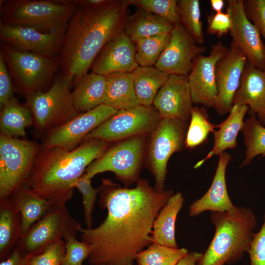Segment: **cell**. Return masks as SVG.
Returning <instances> with one entry per match:
<instances>
[{
    "instance_id": "1",
    "label": "cell",
    "mask_w": 265,
    "mask_h": 265,
    "mask_svg": "<svg viewBox=\"0 0 265 265\" xmlns=\"http://www.w3.org/2000/svg\"><path fill=\"white\" fill-rule=\"evenodd\" d=\"M101 181L99 204L107 210V216L98 227L79 232L81 241L90 246L88 263L134 265L137 255L153 243L154 221L173 192L158 190L143 179L132 188Z\"/></svg>"
},
{
    "instance_id": "2",
    "label": "cell",
    "mask_w": 265,
    "mask_h": 265,
    "mask_svg": "<svg viewBox=\"0 0 265 265\" xmlns=\"http://www.w3.org/2000/svg\"><path fill=\"white\" fill-rule=\"evenodd\" d=\"M133 0H110L92 8L78 5L63 37L59 56L61 73L73 85L88 73L105 45L123 31Z\"/></svg>"
},
{
    "instance_id": "3",
    "label": "cell",
    "mask_w": 265,
    "mask_h": 265,
    "mask_svg": "<svg viewBox=\"0 0 265 265\" xmlns=\"http://www.w3.org/2000/svg\"><path fill=\"white\" fill-rule=\"evenodd\" d=\"M111 144L87 139L71 151L40 145L27 184L52 205H66L73 196L77 181Z\"/></svg>"
},
{
    "instance_id": "4",
    "label": "cell",
    "mask_w": 265,
    "mask_h": 265,
    "mask_svg": "<svg viewBox=\"0 0 265 265\" xmlns=\"http://www.w3.org/2000/svg\"><path fill=\"white\" fill-rule=\"evenodd\" d=\"M213 237L197 265H231L247 253L257 221L251 209L235 206L229 211L212 212Z\"/></svg>"
},
{
    "instance_id": "5",
    "label": "cell",
    "mask_w": 265,
    "mask_h": 265,
    "mask_svg": "<svg viewBox=\"0 0 265 265\" xmlns=\"http://www.w3.org/2000/svg\"><path fill=\"white\" fill-rule=\"evenodd\" d=\"M77 8L75 0H1L0 23L45 33L65 32Z\"/></svg>"
},
{
    "instance_id": "6",
    "label": "cell",
    "mask_w": 265,
    "mask_h": 265,
    "mask_svg": "<svg viewBox=\"0 0 265 265\" xmlns=\"http://www.w3.org/2000/svg\"><path fill=\"white\" fill-rule=\"evenodd\" d=\"M0 45V56L19 93L26 98L50 87L60 68L59 56L48 57L19 51L2 41Z\"/></svg>"
},
{
    "instance_id": "7",
    "label": "cell",
    "mask_w": 265,
    "mask_h": 265,
    "mask_svg": "<svg viewBox=\"0 0 265 265\" xmlns=\"http://www.w3.org/2000/svg\"><path fill=\"white\" fill-rule=\"evenodd\" d=\"M73 79L61 73L55 75L48 90L26 97V104L32 113V126L36 132L45 134L80 113L73 103Z\"/></svg>"
},
{
    "instance_id": "8",
    "label": "cell",
    "mask_w": 265,
    "mask_h": 265,
    "mask_svg": "<svg viewBox=\"0 0 265 265\" xmlns=\"http://www.w3.org/2000/svg\"><path fill=\"white\" fill-rule=\"evenodd\" d=\"M40 149L36 141L0 134V200L27 184Z\"/></svg>"
},
{
    "instance_id": "9",
    "label": "cell",
    "mask_w": 265,
    "mask_h": 265,
    "mask_svg": "<svg viewBox=\"0 0 265 265\" xmlns=\"http://www.w3.org/2000/svg\"><path fill=\"white\" fill-rule=\"evenodd\" d=\"M146 136H135L111 144L100 158L87 167L84 173L92 179L98 174L111 172L125 187H129L139 179Z\"/></svg>"
},
{
    "instance_id": "10",
    "label": "cell",
    "mask_w": 265,
    "mask_h": 265,
    "mask_svg": "<svg viewBox=\"0 0 265 265\" xmlns=\"http://www.w3.org/2000/svg\"><path fill=\"white\" fill-rule=\"evenodd\" d=\"M188 122L161 119L147 140L144 157L147 168L154 177V187L165 190L167 163L171 156L186 148Z\"/></svg>"
},
{
    "instance_id": "11",
    "label": "cell",
    "mask_w": 265,
    "mask_h": 265,
    "mask_svg": "<svg viewBox=\"0 0 265 265\" xmlns=\"http://www.w3.org/2000/svg\"><path fill=\"white\" fill-rule=\"evenodd\" d=\"M161 118L153 106L139 105L118 110L84 138L113 143L137 135H149Z\"/></svg>"
},
{
    "instance_id": "12",
    "label": "cell",
    "mask_w": 265,
    "mask_h": 265,
    "mask_svg": "<svg viewBox=\"0 0 265 265\" xmlns=\"http://www.w3.org/2000/svg\"><path fill=\"white\" fill-rule=\"evenodd\" d=\"M82 224L71 214L66 205H53L20 238L18 245L34 256L42 252L51 242L76 234Z\"/></svg>"
},
{
    "instance_id": "13",
    "label": "cell",
    "mask_w": 265,
    "mask_h": 265,
    "mask_svg": "<svg viewBox=\"0 0 265 265\" xmlns=\"http://www.w3.org/2000/svg\"><path fill=\"white\" fill-rule=\"evenodd\" d=\"M118 110L102 104L75 117L45 134L42 147H59L68 151L77 148L85 137Z\"/></svg>"
},
{
    "instance_id": "14",
    "label": "cell",
    "mask_w": 265,
    "mask_h": 265,
    "mask_svg": "<svg viewBox=\"0 0 265 265\" xmlns=\"http://www.w3.org/2000/svg\"><path fill=\"white\" fill-rule=\"evenodd\" d=\"M229 50L230 47L218 41L211 45L208 55L202 54L195 58L187 76L193 103L214 108L217 96L216 65Z\"/></svg>"
},
{
    "instance_id": "15",
    "label": "cell",
    "mask_w": 265,
    "mask_h": 265,
    "mask_svg": "<svg viewBox=\"0 0 265 265\" xmlns=\"http://www.w3.org/2000/svg\"><path fill=\"white\" fill-rule=\"evenodd\" d=\"M226 3L232 21L231 43L244 52L251 64L265 70V44L256 26L248 18L243 0H228Z\"/></svg>"
},
{
    "instance_id": "16",
    "label": "cell",
    "mask_w": 265,
    "mask_h": 265,
    "mask_svg": "<svg viewBox=\"0 0 265 265\" xmlns=\"http://www.w3.org/2000/svg\"><path fill=\"white\" fill-rule=\"evenodd\" d=\"M170 41L154 66L168 75L188 76L194 60L206 50L185 30L182 24H175Z\"/></svg>"
},
{
    "instance_id": "17",
    "label": "cell",
    "mask_w": 265,
    "mask_h": 265,
    "mask_svg": "<svg viewBox=\"0 0 265 265\" xmlns=\"http://www.w3.org/2000/svg\"><path fill=\"white\" fill-rule=\"evenodd\" d=\"M247 61L244 52L231 43L227 54L216 64L217 96L214 108L219 114L224 115L230 112Z\"/></svg>"
},
{
    "instance_id": "18",
    "label": "cell",
    "mask_w": 265,
    "mask_h": 265,
    "mask_svg": "<svg viewBox=\"0 0 265 265\" xmlns=\"http://www.w3.org/2000/svg\"><path fill=\"white\" fill-rule=\"evenodd\" d=\"M65 32L45 33L34 28L0 23V41L12 48L41 56H59Z\"/></svg>"
},
{
    "instance_id": "19",
    "label": "cell",
    "mask_w": 265,
    "mask_h": 265,
    "mask_svg": "<svg viewBox=\"0 0 265 265\" xmlns=\"http://www.w3.org/2000/svg\"><path fill=\"white\" fill-rule=\"evenodd\" d=\"M192 103L187 76L170 75L158 92L152 106L161 119L188 122Z\"/></svg>"
},
{
    "instance_id": "20",
    "label": "cell",
    "mask_w": 265,
    "mask_h": 265,
    "mask_svg": "<svg viewBox=\"0 0 265 265\" xmlns=\"http://www.w3.org/2000/svg\"><path fill=\"white\" fill-rule=\"evenodd\" d=\"M138 66L134 43L123 31L105 45L91 69L92 72L106 76L117 72L132 73Z\"/></svg>"
},
{
    "instance_id": "21",
    "label": "cell",
    "mask_w": 265,
    "mask_h": 265,
    "mask_svg": "<svg viewBox=\"0 0 265 265\" xmlns=\"http://www.w3.org/2000/svg\"><path fill=\"white\" fill-rule=\"evenodd\" d=\"M231 156L223 152L219 159L212 184L200 199L194 201L189 208L190 216H197L204 212H220L233 209L234 205L229 196L226 183V170Z\"/></svg>"
},
{
    "instance_id": "22",
    "label": "cell",
    "mask_w": 265,
    "mask_h": 265,
    "mask_svg": "<svg viewBox=\"0 0 265 265\" xmlns=\"http://www.w3.org/2000/svg\"><path fill=\"white\" fill-rule=\"evenodd\" d=\"M234 104L248 106L249 114L256 115L265 126V70L259 69L247 61L234 96Z\"/></svg>"
},
{
    "instance_id": "23",
    "label": "cell",
    "mask_w": 265,
    "mask_h": 265,
    "mask_svg": "<svg viewBox=\"0 0 265 265\" xmlns=\"http://www.w3.org/2000/svg\"><path fill=\"white\" fill-rule=\"evenodd\" d=\"M249 110L248 106L240 104L233 105L227 118L216 125L214 130L213 145L212 149L202 159L194 166L197 168L213 156L219 155L228 149H234L237 146V138L244 124V118Z\"/></svg>"
},
{
    "instance_id": "24",
    "label": "cell",
    "mask_w": 265,
    "mask_h": 265,
    "mask_svg": "<svg viewBox=\"0 0 265 265\" xmlns=\"http://www.w3.org/2000/svg\"><path fill=\"white\" fill-rule=\"evenodd\" d=\"M184 202L183 195L178 192L173 194L161 208L153 223V243L178 248L175 238V223Z\"/></svg>"
},
{
    "instance_id": "25",
    "label": "cell",
    "mask_w": 265,
    "mask_h": 265,
    "mask_svg": "<svg viewBox=\"0 0 265 265\" xmlns=\"http://www.w3.org/2000/svg\"><path fill=\"white\" fill-rule=\"evenodd\" d=\"M9 198L21 215V237L53 206L48 201L35 193L27 184L14 191Z\"/></svg>"
},
{
    "instance_id": "26",
    "label": "cell",
    "mask_w": 265,
    "mask_h": 265,
    "mask_svg": "<svg viewBox=\"0 0 265 265\" xmlns=\"http://www.w3.org/2000/svg\"><path fill=\"white\" fill-rule=\"evenodd\" d=\"M106 85V76L92 72L74 84L72 94L78 112H86L103 104Z\"/></svg>"
},
{
    "instance_id": "27",
    "label": "cell",
    "mask_w": 265,
    "mask_h": 265,
    "mask_svg": "<svg viewBox=\"0 0 265 265\" xmlns=\"http://www.w3.org/2000/svg\"><path fill=\"white\" fill-rule=\"evenodd\" d=\"M174 25L158 15L137 8L127 19L123 31L135 44L145 38L170 33Z\"/></svg>"
},
{
    "instance_id": "28",
    "label": "cell",
    "mask_w": 265,
    "mask_h": 265,
    "mask_svg": "<svg viewBox=\"0 0 265 265\" xmlns=\"http://www.w3.org/2000/svg\"><path fill=\"white\" fill-rule=\"evenodd\" d=\"M106 77V85L103 104L117 110L140 105L132 72H117Z\"/></svg>"
},
{
    "instance_id": "29",
    "label": "cell",
    "mask_w": 265,
    "mask_h": 265,
    "mask_svg": "<svg viewBox=\"0 0 265 265\" xmlns=\"http://www.w3.org/2000/svg\"><path fill=\"white\" fill-rule=\"evenodd\" d=\"M21 217L10 199L0 200V260L8 257L21 237Z\"/></svg>"
},
{
    "instance_id": "30",
    "label": "cell",
    "mask_w": 265,
    "mask_h": 265,
    "mask_svg": "<svg viewBox=\"0 0 265 265\" xmlns=\"http://www.w3.org/2000/svg\"><path fill=\"white\" fill-rule=\"evenodd\" d=\"M33 125L31 111L13 96L1 108L0 134L15 138L24 137L26 129Z\"/></svg>"
},
{
    "instance_id": "31",
    "label": "cell",
    "mask_w": 265,
    "mask_h": 265,
    "mask_svg": "<svg viewBox=\"0 0 265 265\" xmlns=\"http://www.w3.org/2000/svg\"><path fill=\"white\" fill-rule=\"evenodd\" d=\"M136 95L141 105L152 106L169 75L155 66H138L132 72Z\"/></svg>"
},
{
    "instance_id": "32",
    "label": "cell",
    "mask_w": 265,
    "mask_h": 265,
    "mask_svg": "<svg viewBox=\"0 0 265 265\" xmlns=\"http://www.w3.org/2000/svg\"><path fill=\"white\" fill-rule=\"evenodd\" d=\"M244 137L246 152L240 167L248 165L257 156H265V126L258 120L256 115L250 114L241 131Z\"/></svg>"
},
{
    "instance_id": "33",
    "label": "cell",
    "mask_w": 265,
    "mask_h": 265,
    "mask_svg": "<svg viewBox=\"0 0 265 265\" xmlns=\"http://www.w3.org/2000/svg\"><path fill=\"white\" fill-rule=\"evenodd\" d=\"M215 128L217 125L211 122L206 109L193 106L186 134V148L191 149L203 144Z\"/></svg>"
},
{
    "instance_id": "34",
    "label": "cell",
    "mask_w": 265,
    "mask_h": 265,
    "mask_svg": "<svg viewBox=\"0 0 265 265\" xmlns=\"http://www.w3.org/2000/svg\"><path fill=\"white\" fill-rule=\"evenodd\" d=\"M188 252L185 248H173L153 243L140 252L135 260L137 265H176Z\"/></svg>"
},
{
    "instance_id": "35",
    "label": "cell",
    "mask_w": 265,
    "mask_h": 265,
    "mask_svg": "<svg viewBox=\"0 0 265 265\" xmlns=\"http://www.w3.org/2000/svg\"><path fill=\"white\" fill-rule=\"evenodd\" d=\"M171 33L141 39L135 45V60L139 66H154L168 44Z\"/></svg>"
},
{
    "instance_id": "36",
    "label": "cell",
    "mask_w": 265,
    "mask_h": 265,
    "mask_svg": "<svg viewBox=\"0 0 265 265\" xmlns=\"http://www.w3.org/2000/svg\"><path fill=\"white\" fill-rule=\"evenodd\" d=\"M180 21L188 33L200 45L205 43L198 0H179L177 2Z\"/></svg>"
},
{
    "instance_id": "37",
    "label": "cell",
    "mask_w": 265,
    "mask_h": 265,
    "mask_svg": "<svg viewBox=\"0 0 265 265\" xmlns=\"http://www.w3.org/2000/svg\"><path fill=\"white\" fill-rule=\"evenodd\" d=\"M177 2V0H133L132 5L175 25L181 23Z\"/></svg>"
},
{
    "instance_id": "38",
    "label": "cell",
    "mask_w": 265,
    "mask_h": 265,
    "mask_svg": "<svg viewBox=\"0 0 265 265\" xmlns=\"http://www.w3.org/2000/svg\"><path fill=\"white\" fill-rule=\"evenodd\" d=\"M91 178L84 173L75 184V187L81 193L83 208L84 220L86 228H93L92 212L96 196L101 189V186L94 188Z\"/></svg>"
},
{
    "instance_id": "39",
    "label": "cell",
    "mask_w": 265,
    "mask_h": 265,
    "mask_svg": "<svg viewBox=\"0 0 265 265\" xmlns=\"http://www.w3.org/2000/svg\"><path fill=\"white\" fill-rule=\"evenodd\" d=\"M73 234L64 238L65 253L61 265H82L90 252L88 244L79 241Z\"/></svg>"
},
{
    "instance_id": "40",
    "label": "cell",
    "mask_w": 265,
    "mask_h": 265,
    "mask_svg": "<svg viewBox=\"0 0 265 265\" xmlns=\"http://www.w3.org/2000/svg\"><path fill=\"white\" fill-rule=\"evenodd\" d=\"M65 253V243L62 238L49 244L44 250L32 256L29 265H61Z\"/></svg>"
},
{
    "instance_id": "41",
    "label": "cell",
    "mask_w": 265,
    "mask_h": 265,
    "mask_svg": "<svg viewBox=\"0 0 265 265\" xmlns=\"http://www.w3.org/2000/svg\"><path fill=\"white\" fill-rule=\"evenodd\" d=\"M248 18L265 40V0H243Z\"/></svg>"
},
{
    "instance_id": "42",
    "label": "cell",
    "mask_w": 265,
    "mask_h": 265,
    "mask_svg": "<svg viewBox=\"0 0 265 265\" xmlns=\"http://www.w3.org/2000/svg\"><path fill=\"white\" fill-rule=\"evenodd\" d=\"M247 253L250 265H265V213L263 225L255 233Z\"/></svg>"
},
{
    "instance_id": "43",
    "label": "cell",
    "mask_w": 265,
    "mask_h": 265,
    "mask_svg": "<svg viewBox=\"0 0 265 265\" xmlns=\"http://www.w3.org/2000/svg\"><path fill=\"white\" fill-rule=\"evenodd\" d=\"M207 32L221 37L230 32L232 25L230 14L220 12L215 13L207 17Z\"/></svg>"
},
{
    "instance_id": "44",
    "label": "cell",
    "mask_w": 265,
    "mask_h": 265,
    "mask_svg": "<svg viewBox=\"0 0 265 265\" xmlns=\"http://www.w3.org/2000/svg\"><path fill=\"white\" fill-rule=\"evenodd\" d=\"M10 77L6 64L0 56V108L14 96Z\"/></svg>"
},
{
    "instance_id": "45",
    "label": "cell",
    "mask_w": 265,
    "mask_h": 265,
    "mask_svg": "<svg viewBox=\"0 0 265 265\" xmlns=\"http://www.w3.org/2000/svg\"><path fill=\"white\" fill-rule=\"evenodd\" d=\"M31 256L23 247L17 245L0 265H28Z\"/></svg>"
},
{
    "instance_id": "46",
    "label": "cell",
    "mask_w": 265,
    "mask_h": 265,
    "mask_svg": "<svg viewBox=\"0 0 265 265\" xmlns=\"http://www.w3.org/2000/svg\"><path fill=\"white\" fill-rule=\"evenodd\" d=\"M202 254L201 253L190 251L182 259H181L176 265H197V263L201 258Z\"/></svg>"
},
{
    "instance_id": "47",
    "label": "cell",
    "mask_w": 265,
    "mask_h": 265,
    "mask_svg": "<svg viewBox=\"0 0 265 265\" xmlns=\"http://www.w3.org/2000/svg\"><path fill=\"white\" fill-rule=\"evenodd\" d=\"M110 0H75L78 5L92 8L103 6L107 4Z\"/></svg>"
},
{
    "instance_id": "48",
    "label": "cell",
    "mask_w": 265,
    "mask_h": 265,
    "mask_svg": "<svg viewBox=\"0 0 265 265\" xmlns=\"http://www.w3.org/2000/svg\"><path fill=\"white\" fill-rule=\"evenodd\" d=\"M210 4L212 10L215 13L222 12L225 6V2L223 0H211Z\"/></svg>"
},
{
    "instance_id": "49",
    "label": "cell",
    "mask_w": 265,
    "mask_h": 265,
    "mask_svg": "<svg viewBox=\"0 0 265 265\" xmlns=\"http://www.w3.org/2000/svg\"></svg>"
}]
</instances>
